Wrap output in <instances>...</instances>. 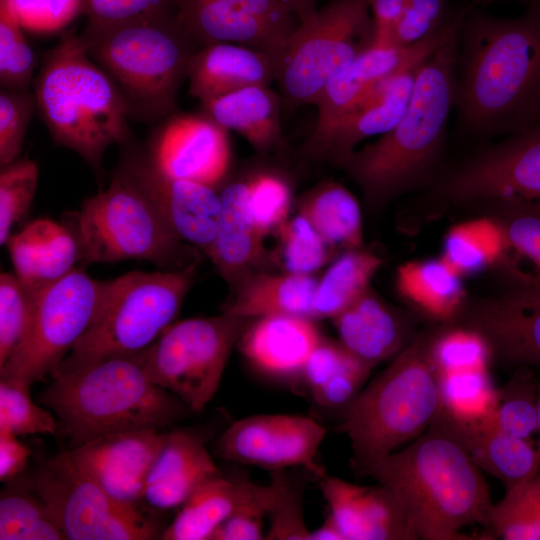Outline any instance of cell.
Instances as JSON below:
<instances>
[{
	"label": "cell",
	"mask_w": 540,
	"mask_h": 540,
	"mask_svg": "<svg viewBox=\"0 0 540 540\" xmlns=\"http://www.w3.org/2000/svg\"><path fill=\"white\" fill-rule=\"evenodd\" d=\"M455 106L474 135L506 137L540 123V8L463 19Z\"/></svg>",
	"instance_id": "1"
},
{
	"label": "cell",
	"mask_w": 540,
	"mask_h": 540,
	"mask_svg": "<svg viewBox=\"0 0 540 540\" xmlns=\"http://www.w3.org/2000/svg\"><path fill=\"white\" fill-rule=\"evenodd\" d=\"M463 17L449 21L435 51L420 65L407 109L375 141L356 149L339 167L358 186L370 209L423 187L436 175L447 123L456 103Z\"/></svg>",
	"instance_id": "2"
},
{
	"label": "cell",
	"mask_w": 540,
	"mask_h": 540,
	"mask_svg": "<svg viewBox=\"0 0 540 540\" xmlns=\"http://www.w3.org/2000/svg\"><path fill=\"white\" fill-rule=\"evenodd\" d=\"M358 474L396 493L416 539H463L465 526H489L494 504L481 469L437 415L407 447Z\"/></svg>",
	"instance_id": "3"
},
{
	"label": "cell",
	"mask_w": 540,
	"mask_h": 540,
	"mask_svg": "<svg viewBox=\"0 0 540 540\" xmlns=\"http://www.w3.org/2000/svg\"><path fill=\"white\" fill-rule=\"evenodd\" d=\"M145 355L146 349L50 375L38 402L56 416L70 448L116 433L162 430L191 411L148 378Z\"/></svg>",
	"instance_id": "4"
},
{
	"label": "cell",
	"mask_w": 540,
	"mask_h": 540,
	"mask_svg": "<svg viewBox=\"0 0 540 540\" xmlns=\"http://www.w3.org/2000/svg\"><path fill=\"white\" fill-rule=\"evenodd\" d=\"M33 83L37 109L53 142L77 153L96 172L109 147L129 140L125 100L80 35L67 32L44 53Z\"/></svg>",
	"instance_id": "5"
},
{
	"label": "cell",
	"mask_w": 540,
	"mask_h": 540,
	"mask_svg": "<svg viewBox=\"0 0 540 540\" xmlns=\"http://www.w3.org/2000/svg\"><path fill=\"white\" fill-rule=\"evenodd\" d=\"M93 61L120 90L130 116L174 114L192 55L200 48L177 11L95 25L80 35Z\"/></svg>",
	"instance_id": "6"
},
{
	"label": "cell",
	"mask_w": 540,
	"mask_h": 540,
	"mask_svg": "<svg viewBox=\"0 0 540 540\" xmlns=\"http://www.w3.org/2000/svg\"><path fill=\"white\" fill-rule=\"evenodd\" d=\"M441 407L438 379L428 354V336L418 335L367 384L346 409L341 430L359 473L418 438Z\"/></svg>",
	"instance_id": "7"
},
{
	"label": "cell",
	"mask_w": 540,
	"mask_h": 540,
	"mask_svg": "<svg viewBox=\"0 0 540 540\" xmlns=\"http://www.w3.org/2000/svg\"><path fill=\"white\" fill-rule=\"evenodd\" d=\"M64 223L76 236L82 266L140 259L162 270H179L201 260V252L182 241L118 170L106 189L85 199Z\"/></svg>",
	"instance_id": "8"
},
{
	"label": "cell",
	"mask_w": 540,
	"mask_h": 540,
	"mask_svg": "<svg viewBox=\"0 0 540 540\" xmlns=\"http://www.w3.org/2000/svg\"><path fill=\"white\" fill-rule=\"evenodd\" d=\"M196 269L132 271L107 281L93 323L52 373L77 371L150 347L173 323Z\"/></svg>",
	"instance_id": "9"
},
{
	"label": "cell",
	"mask_w": 540,
	"mask_h": 540,
	"mask_svg": "<svg viewBox=\"0 0 540 540\" xmlns=\"http://www.w3.org/2000/svg\"><path fill=\"white\" fill-rule=\"evenodd\" d=\"M374 40L366 0H331L318 8L284 41L275 58L283 105H314L327 83Z\"/></svg>",
	"instance_id": "10"
},
{
	"label": "cell",
	"mask_w": 540,
	"mask_h": 540,
	"mask_svg": "<svg viewBox=\"0 0 540 540\" xmlns=\"http://www.w3.org/2000/svg\"><path fill=\"white\" fill-rule=\"evenodd\" d=\"M251 319L229 313L170 324L146 349L145 372L155 384L201 412L220 385L230 354Z\"/></svg>",
	"instance_id": "11"
},
{
	"label": "cell",
	"mask_w": 540,
	"mask_h": 540,
	"mask_svg": "<svg viewBox=\"0 0 540 540\" xmlns=\"http://www.w3.org/2000/svg\"><path fill=\"white\" fill-rule=\"evenodd\" d=\"M107 281L75 267L34 298L31 328L0 368V378L27 386L50 375L93 323Z\"/></svg>",
	"instance_id": "12"
},
{
	"label": "cell",
	"mask_w": 540,
	"mask_h": 540,
	"mask_svg": "<svg viewBox=\"0 0 540 540\" xmlns=\"http://www.w3.org/2000/svg\"><path fill=\"white\" fill-rule=\"evenodd\" d=\"M28 486L48 506L66 539L149 540L159 535L136 505L113 497L65 451L44 462Z\"/></svg>",
	"instance_id": "13"
},
{
	"label": "cell",
	"mask_w": 540,
	"mask_h": 540,
	"mask_svg": "<svg viewBox=\"0 0 540 540\" xmlns=\"http://www.w3.org/2000/svg\"><path fill=\"white\" fill-rule=\"evenodd\" d=\"M436 198L475 206L494 200L540 202V123L482 149L439 178Z\"/></svg>",
	"instance_id": "14"
},
{
	"label": "cell",
	"mask_w": 540,
	"mask_h": 540,
	"mask_svg": "<svg viewBox=\"0 0 540 540\" xmlns=\"http://www.w3.org/2000/svg\"><path fill=\"white\" fill-rule=\"evenodd\" d=\"M327 430L311 417L258 414L232 423L216 445L228 461L273 470L301 467L321 479L324 469L315 461Z\"/></svg>",
	"instance_id": "15"
},
{
	"label": "cell",
	"mask_w": 540,
	"mask_h": 540,
	"mask_svg": "<svg viewBox=\"0 0 540 540\" xmlns=\"http://www.w3.org/2000/svg\"><path fill=\"white\" fill-rule=\"evenodd\" d=\"M152 203L171 230L208 256L221 209L215 187L171 177L150 155L130 154L118 168Z\"/></svg>",
	"instance_id": "16"
},
{
	"label": "cell",
	"mask_w": 540,
	"mask_h": 540,
	"mask_svg": "<svg viewBox=\"0 0 540 540\" xmlns=\"http://www.w3.org/2000/svg\"><path fill=\"white\" fill-rule=\"evenodd\" d=\"M448 23L436 34L411 46L373 45L335 75L314 103L318 110L317 121L303 148L306 158L341 116L378 83L424 62L441 43Z\"/></svg>",
	"instance_id": "17"
},
{
	"label": "cell",
	"mask_w": 540,
	"mask_h": 540,
	"mask_svg": "<svg viewBox=\"0 0 540 540\" xmlns=\"http://www.w3.org/2000/svg\"><path fill=\"white\" fill-rule=\"evenodd\" d=\"M455 320L482 335L501 362L540 368V292L507 289L469 306L465 303Z\"/></svg>",
	"instance_id": "18"
},
{
	"label": "cell",
	"mask_w": 540,
	"mask_h": 540,
	"mask_svg": "<svg viewBox=\"0 0 540 540\" xmlns=\"http://www.w3.org/2000/svg\"><path fill=\"white\" fill-rule=\"evenodd\" d=\"M150 157L165 174L212 187L231 164L228 131L204 114H172L155 137Z\"/></svg>",
	"instance_id": "19"
},
{
	"label": "cell",
	"mask_w": 540,
	"mask_h": 540,
	"mask_svg": "<svg viewBox=\"0 0 540 540\" xmlns=\"http://www.w3.org/2000/svg\"><path fill=\"white\" fill-rule=\"evenodd\" d=\"M167 433L147 429L102 436L65 453L113 497L135 505Z\"/></svg>",
	"instance_id": "20"
},
{
	"label": "cell",
	"mask_w": 540,
	"mask_h": 540,
	"mask_svg": "<svg viewBox=\"0 0 540 540\" xmlns=\"http://www.w3.org/2000/svg\"><path fill=\"white\" fill-rule=\"evenodd\" d=\"M421 64L378 83L341 116L307 158L339 167L362 141L390 131L407 109Z\"/></svg>",
	"instance_id": "21"
},
{
	"label": "cell",
	"mask_w": 540,
	"mask_h": 540,
	"mask_svg": "<svg viewBox=\"0 0 540 540\" xmlns=\"http://www.w3.org/2000/svg\"><path fill=\"white\" fill-rule=\"evenodd\" d=\"M314 321L291 315L257 317L248 322L237 345L262 373L296 383L323 337Z\"/></svg>",
	"instance_id": "22"
},
{
	"label": "cell",
	"mask_w": 540,
	"mask_h": 540,
	"mask_svg": "<svg viewBox=\"0 0 540 540\" xmlns=\"http://www.w3.org/2000/svg\"><path fill=\"white\" fill-rule=\"evenodd\" d=\"M14 274L35 298L80 262L79 244L70 227L49 218H38L12 234L6 244Z\"/></svg>",
	"instance_id": "23"
},
{
	"label": "cell",
	"mask_w": 540,
	"mask_h": 540,
	"mask_svg": "<svg viewBox=\"0 0 540 540\" xmlns=\"http://www.w3.org/2000/svg\"><path fill=\"white\" fill-rule=\"evenodd\" d=\"M219 194L221 209L208 257L231 286L243 275L265 269L270 252L249 210L247 178L227 182Z\"/></svg>",
	"instance_id": "24"
},
{
	"label": "cell",
	"mask_w": 540,
	"mask_h": 540,
	"mask_svg": "<svg viewBox=\"0 0 540 540\" xmlns=\"http://www.w3.org/2000/svg\"><path fill=\"white\" fill-rule=\"evenodd\" d=\"M203 437L188 430L167 433L145 481L143 498L157 509L181 506L207 480L221 475Z\"/></svg>",
	"instance_id": "25"
},
{
	"label": "cell",
	"mask_w": 540,
	"mask_h": 540,
	"mask_svg": "<svg viewBox=\"0 0 540 540\" xmlns=\"http://www.w3.org/2000/svg\"><path fill=\"white\" fill-rule=\"evenodd\" d=\"M490 416L460 419L441 407L437 413V417L458 438L476 465L500 480L506 490L539 473L540 457L537 447L529 439L501 431Z\"/></svg>",
	"instance_id": "26"
},
{
	"label": "cell",
	"mask_w": 540,
	"mask_h": 540,
	"mask_svg": "<svg viewBox=\"0 0 540 540\" xmlns=\"http://www.w3.org/2000/svg\"><path fill=\"white\" fill-rule=\"evenodd\" d=\"M275 78L273 55L230 42L200 47L187 73L188 92L201 103L244 87L269 86Z\"/></svg>",
	"instance_id": "27"
},
{
	"label": "cell",
	"mask_w": 540,
	"mask_h": 540,
	"mask_svg": "<svg viewBox=\"0 0 540 540\" xmlns=\"http://www.w3.org/2000/svg\"><path fill=\"white\" fill-rule=\"evenodd\" d=\"M331 320L342 346L370 368L408 345L405 319L371 287Z\"/></svg>",
	"instance_id": "28"
},
{
	"label": "cell",
	"mask_w": 540,
	"mask_h": 540,
	"mask_svg": "<svg viewBox=\"0 0 540 540\" xmlns=\"http://www.w3.org/2000/svg\"><path fill=\"white\" fill-rule=\"evenodd\" d=\"M315 275L255 270L233 285L223 312L254 319L268 315H291L316 320Z\"/></svg>",
	"instance_id": "29"
},
{
	"label": "cell",
	"mask_w": 540,
	"mask_h": 540,
	"mask_svg": "<svg viewBox=\"0 0 540 540\" xmlns=\"http://www.w3.org/2000/svg\"><path fill=\"white\" fill-rule=\"evenodd\" d=\"M499 227L505 252L498 262L510 290L540 292V202L494 200L477 204Z\"/></svg>",
	"instance_id": "30"
},
{
	"label": "cell",
	"mask_w": 540,
	"mask_h": 540,
	"mask_svg": "<svg viewBox=\"0 0 540 540\" xmlns=\"http://www.w3.org/2000/svg\"><path fill=\"white\" fill-rule=\"evenodd\" d=\"M280 94L269 86L244 87L201 103V113L225 130L243 136L259 154L283 144Z\"/></svg>",
	"instance_id": "31"
},
{
	"label": "cell",
	"mask_w": 540,
	"mask_h": 540,
	"mask_svg": "<svg viewBox=\"0 0 540 540\" xmlns=\"http://www.w3.org/2000/svg\"><path fill=\"white\" fill-rule=\"evenodd\" d=\"M177 14L202 47L230 42L278 55L286 40L259 19L225 0H176Z\"/></svg>",
	"instance_id": "32"
},
{
	"label": "cell",
	"mask_w": 540,
	"mask_h": 540,
	"mask_svg": "<svg viewBox=\"0 0 540 540\" xmlns=\"http://www.w3.org/2000/svg\"><path fill=\"white\" fill-rule=\"evenodd\" d=\"M253 485L254 482L246 477L230 480L222 474L207 480L181 505L159 538L211 540L216 529L237 509Z\"/></svg>",
	"instance_id": "33"
},
{
	"label": "cell",
	"mask_w": 540,
	"mask_h": 540,
	"mask_svg": "<svg viewBox=\"0 0 540 540\" xmlns=\"http://www.w3.org/2000/svg\"><path fill=\"white\" fill-rule=\"evenodd\" d=\"M396 288L416 310L439 321L454 320L465 305L461 275L443 258L402 264Z\"/></svg>",
	"instance_id": "34"
},
{
	"label": "cell",
	"mask_w": 540,
	"mask_h": 540,
	"mask_svg": "<svg viewBox=\"0 0 540 540\" xmlns=\"http://www.w3.org/2000/svg\"><path fill=\"white\" fill-rule=\"evenodd\" d=\"M297 210L334 250L364 245L361 207L341 183L331 180L314 186L299 198Z\"/></svg>",
	"instance_id": "35"
},
{
	"label": "cell",
	"mask_w": 540,
	"mask_h": 540,
	"mask_svg": "<svg viewBox=\"0 0 540 540\" xmlns=\"http://www.w3.org/2000/svg\"><path fill=\"white\" fill-rule=\"evenodd\" d=\"M383 260L364 246L343 250L318 278L315 317L332 319L369 287Z\"/></svg>",
	"instance_id": "36"
},
{
	"label": "cell",
	"mask_w": 540,
	"mask_h": 540,
	"mask_svg": "<svg viewBox=\"0 0 540 540\" xmlns=\"http://www.w3.org/2000/svg\"><path fill=\"white\" fill-rule=\"evenodd\" d=\"M10 484L0 497L1 540L66 539L48 506L28 485Z\"/></svg>",
	"instance_id": "37"
},
{
	"label": "cell",
	"mask_w": 540,
	"mask_h": 540,
	"mask_svg": "<svg viewBox=\"0 0 540 540\" xmlns=\"http://www.w3.org/2000/svg\"><path fill=\"white\" fill-rule=\"evenodd\" d=\"M505 252L503 235L489 217L464 222L448 231L443 259L460 275L498 264Z\"/></svg>",
	"instance_id": "38"
},
{
	"label": "cell",
	"mask_w": 540,
	"mask_h": 540,
	"mask_svg": "<svg viewBox=\"0 0 540 540\" xmlns=\"http://www.w3.org/2000/svg\"><path fill=\"white\" fill-rule=\"evenodd\" d=\"M275 236L277 245L270 253V261L284 272L314 275L332 260L336 251L299 213L288 218Z\"/></svg>",
	"instance_id": "39"
},
{
	"label": "cell",
	"mask_w": 540,
	"mask_h": 540,
	"mask_svg": "<svg viewBox=\"0 0 540 540\" xmlns=\"http://www.w3.org/2000/svg\"><path fill=\"white\" fill-rule=\"evenodd\" d=\"M487 529L504 540H540V472L505 490Z\"/></svg>",
	"instance_id": "40"
},
{
	"label": "cell",
	"mask_w": 540,
	"mask_h": 540,
	"mask_svg": "<svg viewBox=\"0 0 540 540\" xmlns=\"http://www.w3.org/2000/svg\"><path fill=\"white\" fill-rule=\"evenodd\" d=\"M441 408L450 415L466 420L492 414L498 398L488 368L436 375Z\"/></svg>",
	"instance_id": "41"
},
{
	"label": "cell",
	"mask_w": 540,
	"mask_h": 540,
	"mask_svg": "<svg viewBox=\"0 0 540 540\" xmlns=\"http://www.w3.org/2000/svg\"><path fill=\"white\" fill-rule=\"evenodd\" d=\"M533 368H516L498 398L490 416L501 431L529 439L538 431L536 373Z\"/></svg>",
	"instance_id": "42"
},
{
	"label": "cell",
	"mask_w": 540,
	"mask_h": 540,
	"mask_svg": "<svg viewBox=\"0 0 540 540\" xmlns=\"http://www.w3.org/2000/svg\"><path fill=\"white\" fill-rule=\"evenodd\" d=\"M360 518L364 540H414L406 511L387 485L361 486Z\"/></svg>",
	"instance_id": "43"
},
{
	"label": "cell",
	"mask_w": 540,
	"mask_h": 540,
	"mask_svg": "<svg viewBox=\"0 0 540 540\" xmlns=\"http://www.w3.org/2000/svg\"><path fill=\"white\" fill-rule=\"evenodd\" d=\"M428 354L436 375L487 369L492 356L484 337L461 325L428 337Z\"/></svg>",
	"instance_id": "44"
},
{
	"label": "cell",
	"mask_w": 540,
	"mask_h": 540,
	"mask_svg": "<svg viewBox=\"0 0 540 540\" xmlns=\"http://www.w3.org/2000/svg\"><path fill=\"white\" fill-rule=\"evenodd\" d=\"M30 387L0 378V431L17 437L57 434L56 416L47 407L33 401Z\"/></svg>",
	"instance_id": "45"
},
{
	"label": "cell",
	"mask_w": 540,
	"mask_h": 540,
	"mask_svg": "<svg viewBox=\"0 0 540 540\" xmlns=\"http://www.w3.org/2000/svg\"><path fill=\"white\" fill-rule=\"evenodd\" d=\"M18 18L8 0H0V84L10 90H29L37 65Z\"/></svg>",
	"instance_id": "46"
},
{
	"label": "cell",
	"mask_w": 540,
	"mask_h": 540,
	"mask_svg": "<svg viewBox=\"0 0 540 540\" xmlns=\"http://www.w3.org/2000/svg\"><path fill=\"white\" fill-rule=\"evenodd\" d=\"M286 470H273L271 473L273 498L266 539L309 540L310 530L303 515L305 480Z\"/></svg>",
	"instance_id": "47"
},
{
	"label": "cell",
	"mask_w": 540,
	"mask_h": 540,
	"mask_svg": "<svg viewBox=\"0 0 540 540\" xmlns=\"http://www.w3.org/2000/svg\"><path fill=\"white\" fill-rule=\"evenodd\" d=\"M37 163L18 158L0 171V244L5 245L13 227L26 216L38 183Z\"/></svg>",
	"instance_id": "48"
},
{
	"label": "cell",
	"mask_w": 540,
	"mask_h": 540,
	"mask_svg": "<svg viewBox=\"0 0 540 540\" xmlns=\"http://www.w3.org/2000/svg\"><path fill=\"white\" fill-rule=\"evenodd\" d=\"M247 180L249 210L259 234L266 239L288 219L291 188L283 176L270 171L256 173Z\"/></svg>",
	"instance_id": "49"
},
{
	"label": "cell",
	"mask_w": 540,
	"mask_h": 540,
	"mask_svg": "<svg viewBox=\"0 0 540 540\" xmlns=\"http://www.w3.org/2000/svg\"><path fill=\"white\" fill-rule=\"evenodd\" d=\"M34 313V298L15 274H0V368L26 339Z\"/></svg>",
	"instance_id": "50"
},
{
	"label": "cell",
	"mask_w": 540,
	"mask_h": 540,
	"mask_svg": "<svg viewBox=\"0 0 540 540\" xmlns=\"http://www.w3.org/2000/svg\"><path fill=\"white\" fill-rule=\"evenodd\" d=\"M446 0H405L390 32L375 46L407 47L440 31L447 23Z\"/></svg>",
	"instance_id": "51"
},
{
	"label": "cell",
	"mask_w": 540,
	"mask_h": 540,
	"mask_svg": "<svg viewBox=\"0 0 540 540\" xmlns=\"http://www.w3.org/2000/svg\"><path fill=\"white\" fill-rule=\"evenodd\" d=\"M37 109L34 92L1 88L0 165L19 158L29 122Z\"/></svg>",
	"instance_id": "52"
},
{
	"label": "cell",
	"mask_w": 540,
	"mask_h": 540,
	"mask_svg": "<svg viewBox=\"0 0 540 540\" xmlns=\"http://www.w3.org/2000/svg\"><path fill=\"white\" fill-rule=\"evenodd\" d=\"M271 485L254 483L247 497L237 509L216 529L211 540H260L266 539L263 518L271 508Z\"/></svg>",
	"instance_id": "53"
},
{
	"label": "cell",
	"mask_w": 540,
	"mask_h": 540,
	"mask_svg": "<svg viewBox=\"0 0 540 540\" xmlns=\"http://www.w3.org/2000/svg\"><path fill=\"white\" fill-rule=\"evenodd\" d=\"M177 11L176 0H81L89 24L107 25Z\"/></svg>",
	"instance_id": "54"
},
{
	"label": "cell",
	"mask_w": 540,
	"mask_h": 540,
	"mask_svg": "<svg viewBox=\"0 0 540 540\" xmlns=\"http://www.w3.org/2000/svg\"><path fill=\"white\" fill-rule=\"evenodd\" d=\"M22 27L54 31L81 13V0H8Z\"/></svg>",
	"instance_id": "55"
},
{
	"label": "cell",
	"mask_w": 540,
	"mask_h": 540,
	"mask_svg": "<svg viewBox=\"0 0 540 540\" xmlns=\"http://www.w3.org/2000/svg\"><path fill=\"white\" fill-rule=\"evenodd\" d=\"M371 370L355 357L310 396L326 408H348L364 388Z\"/></svg>",
	"instance_id": "56"
},
{
	"label": "cell",
	"mask_w": 540,
	"mask_h": 540,
	"mask_svg": "<svg viewBox=\"0 0 540 540\" xmlns=\"http://www.w3.org/2000/svg\"><path fill=\"white\" fill-rule=\"evenodd\" d=\"M355 356L348 352L337 340L322 337L308 357L298 382L312 394L337 372L345 367Z\"/></svg>",
	"instance_id": "57"
},
{
	"label": "cell",
	"mask_w": 540,
	"mask_h": 540,
	"mask_svg": "<svg viewBox=\"0 0 540 540\" xmlns=\"http://www.w3.org/2000/svg\"><path fill=\"white\" fill-rule=\"evenodd\" d=\"M30 453V448L17 436L0 431V481H14L25 468Z\"/></svg>",
	"instance_id": "58"
},
{
	"label": "cell",
	"mask_w": 540,
	"mask_h": 540,
	"mask_svg": "<svg viewBox=\"0 0 540 540\" xmlns=\"http://www.w3.org/2000/svg\"><path fill=\"white\" fill-rule=\"evenodd\" d=\"M309 540H344V538L333 519L328 515L318 528L310 530Z\"/></svg>",
	"instance_id": "59"
},
{
	"label": "cell",
	"mask_w": 540,
	"mask_h": 540,
	"mask_svg": "<svg viewBox=\"0 0 540 540\" xmlns=\"http://www.w3.org/2000/svg\"><path fill=\"white\" fill-rule=\"evenodd\" d=\"M292 12L296 15L299 22L305 21L309 18L318 8V0H283Z\"/></svg>",
	"instance_id": "60"
},
{
	"label": "cell",
	"mask_w": 540,
	"mask_h": 540,
	"mask_svg": "<svg viewBox=\"0 0 540 540\" xmlns=\"http://www.w3.org/2000/svg\"><path fill=\"white\" fill-rule=\"evenodd\" d=\"M537 370L536 373V389H537V407H538V433H539V441L536 445L539 457H540V368L535 369Z\"/></svg>",
	"instance_id": "61"
}]
</instances>
